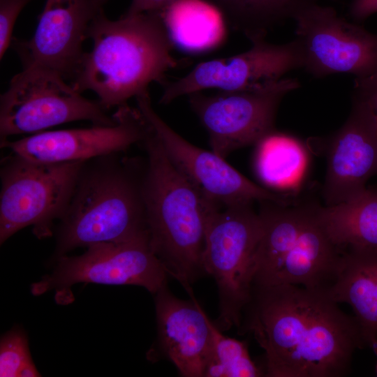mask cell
Instances as JSON below:
<instances>
[{
    "instance_id": "obj_1",
    "label": "cell",
    "mask_w": 377,
    "mask_h": 377,
    "mask_svg": "<svg viewBox=\"0 0 377 377\" xmlns=\"http://www.w3.org/2000/svg\"><path fill=\"white\" fill-rule=\"evenodd\" d=\"M239 334L264 350L267 377H342L365 346L354 316L325 293L296 285L252 288Z\"/></svg>"
},
{
    "instance_id": "obj_2",
    "label": "cell",
    "mask_w": 377,
    "mask_h": 377,
    "mask_svg": "<svg viewBox=\"0 0 377 377\" xmlns=\"http://www.w3.org/2000/svg\"><path fill=\"white\" fill-rule=\"evenodd\" d=\"M87 38L92 48L84 52L71 84L80 93L94 91L105 110L126 105L153 82H164L165 72L177 66L160 13H124L112 20L103 12Z\"/></svg>"
},
{
    "instance_id": "obj_3",
    "label": "cell",
    "mask_w": 377,
    "mask_h": 377,
    "mask_svg": "<svg viewBox=\"0 0 377 377\" xmlns=\"http://www.w3.org/2000/svg\"><path fill=\"white\" fill-rule=\"evenodd\" d=\"M144 120L145 133L140 144L147 155L143 194L150 244L168 275L187 290L206 275L202 253L207 226L220 206L175 165Z\"/></svg>"
},
{
    "instance_id": "obj_4",
    "label": "cell",
    "mask_w": 377,
    "mask_h": 377,
    "mask_svg": "<svg viewBox=\"0 0 377 377\" xmlns=\"http://www.w3.org/2000/svg\"><path fill=\"white\" fill-rule=\"evenodd\" d=\"M113 154L86 161L60 219L54 259L78 247L147 234L142 171Z\"/></svg>"
},
{
    "instance_id": "obj_5",
    "label": "cell",
    "mask_w": 377,
    "mask_h": 377,
    "mask_svg": "<svg viewBox=\"0 0 377 377\" xmlns=\"http://www.w3.org/2000/svg\"><path fill=\"white\" fill-rule=\"evenodd\" d=\"M320 207L296 203L265 216L252 288L290 284L325 293L334 284L345 251L332 239Z\"/></svg>"
},
{
    "instance_id": "obj_6",
    "label": "cell",
    "mask_w": 377,
    "mask_h": 377,
    "mask_svg": "<svg viewBox=\"0 0 377 377\" xmlns=\"http://www.w3.org/2000/svg\"><path fill=\"white\" fill-rule=\"evenodd\" d=\"M261 233V218L253 203L219 207L208 221L202 265L217 286L219 316L214 322L223 332L241 325L251 297Z\"/></svg>"
},
{
    "instance_id": "obj_7",
    "label": "cell",
    "mask_w": 377,
    "mask_h": 377,
    "mask_svg": "<svg viewBox=\"0 0 377 377\" xmlns=\"http://www.w3.org/2000/svg\"><path fill=\"white\" fill-rule=\"evenodd\" d=\"M86 161L39 163L15 154L1 168L0 244L29 226L39 239L52 235Z\"/></svg>"
},
{
    "instance_id": "obj_8",
    "label": "cell",
    "mask_w": 377,
    "mask_h": 377,
    "mask_svg": "<svg viewBox=\"0 0 377 377\" xmlns=\"http://www.w3.org/2000/svg\"><path fill=\"white\" fill-rule=\"evenodd\" d=\"M65 80L57 71L38 66L23 67L14 75L0 98L1 140L80 120L116 124L98 101L84 97Z\"/></svg>"
},
{
    "instance_id": "obj_9",
    "label": "cell",
    "mask_w": 377,
    "mask_h": 377,
    "mask_svg": "<svg viewBox=\"0 0 377 377\" xmlns=\"http://www.w3.org/2000/svg\"><path fill=\"white\" fill-rule=\"evenodd\" d=\"M52 273L31 285L38 296L55 290L58 303L68 302L71 288L77 283L133 285L155 295L168 286V274L153 251L149 233L121 242L91 245L80 256H62L56 260Z\"/></svg>"
},
{
    "instance_id": "obj_10",
    "label": "cell",
    "mask_w": 377,
    "mask_h": 377,
    "mask_svg": "<svg viewBox=\"0 0 377 377\" xmlns=\"http://www.w3.org/2000/svg\"><path fill=\"white\" fill-rule=\"evenodd\" d=\"M293 20L303 50V68L313 77L348 73L362 77L377 71V34L317 1L301 8Z\"/></svg>"
},
{
    "instance_id": "obj_11",
    "label": "cell",
    "mask_w": 377,
    "mask_h": 377,
    "mask_svg": "<svg viewBox=\"0 0 377 377\" xmlns=\"http://www.w3.org/2000/svg\"><path fill=\"white\" fill-rule=\"evenodd\" d=\"M300 87L295 78L255 91H220L189 94V103L206 129L211 150L226 158L232 151L256 145L274 129L282 98Z\"/></svg>"
},
{
    "instance_id": "obj_12",
    "label": "cell",
    "mask_w": 377,
    "mask_h": 377,
    "mask_svg": "<svg viewBox=\"0 0 377 377\" xmlns=\"http://www.w3.org/2000/svg\"><path fill=\"white\" fill-rule=\"evenodd\" d=\"M250 41L248 50L200 63L184 77L167 83L160 103L168 104L207 89L260 90L277 83L288 72L304 68L303 50L296 38L283 44L268 43L265 38Z\"/></svg>"
},
{
    "instance_id": "obj_13",
    "label": "cell",
    "mask_w": 377,
    "mask_h": 377,
    "mask_svg": "<svg viewBox=\"0 0 377 377\" xmlns=\"http://www.w3.org/2000/svg\"><path fill=\"white\" fill-rule=\"evenodd\" d=\"M137 108L158 136L175 165L209 200L220 207L270 200L283 195L249 180L213 151L198 147L170 127L154 110L149 91L135 97Z\"/></svg>"
},
{
    "instance_id": "obj_14",
    "label": "cell",
    "mask_w": 377,
    "mask_h": 377,
    "mask_svg": "<svg viewBox=\"0 0 377 377\" xmlns=\"http://www.w3.org/2000/svg\"><path fill=\"white\" fill-rule=\"evenodd\" d=\"M108 1L46 0L32 37L12 40L22 66L47 68L71 82L84 53L89 27Z\"/></svg>"
},
{
    "instance_id": "obj_15",
    "label": "cell",
    "mask_w": 377,
    "mask_h": 377,
    "mask_svg": "<svg viewBox=\"0 0 377 377\" xmlns=\"http://www.w3.org/2000/svg\"><path fill=\"white\" fill-rule=\"evenodd\" d=\"M113 117L114 125L42 131L14 141L1 140V147L35 162L64 163L119 154L141 143L145 122L138 108L119 106Z\"/></svg>"
},
{
    "instance_id": "obj_16",
    "label": "cell",
    "mask_w": 377,
    "mask_h": 377,
    "mask_svg": "<svg viewBox=\"0 0 377 377\" xmlns=\"http://www.w3.org/2000/svg\"><path fill=\"white\" fill-rule=\"evenodd\" d=\"M323 188L326 205L344 202L366 188L377 175V117L369 103L353 93L345 123L327 140Z\"/></svg>"
},
{
    "instance_id": "obj_17",
    "label": "cell",
    "mask_w": 377,
    "mask_h": 377,
    "mask_svg": "<svg viewBox=\"0 0 377 377\" xmlns=\"http://www.w3.org/2000/svg\"><path fill=\"white\" fill-rule=\"evenodd\" d=\"M190 300L177 297L168 286L154 295L156 348L184 377H205L212 350L209 317L186 290Z\"/></svg>"
},
{
    "instance_id": "obj_18",
    "label": "cell",
    "mask_w": 377,
    "mask_h": 377,
    "mask_svg": "<svg viewBox=\"0 0 377 377\" xmlns=\"http://www.w3.org/2000/svg\"><path fill=\"white\" fill-rule=\"evenodd\" d=\"M325 294L352 306L365 346L377 355V254L345 251L337 278Z\"/></svg>"
},
{
    "instance_id": "obj_19",
    "label": "cell",
    "mask_w": 377,
    "mask_h": 377,
    "mask_svg": "<svg viewBox=\"0 0 377 377\" xmlns=\"http://www.w3.org/2000/svg\"><path fill=\"white\" fill-rule=\"evenodd\" d=\"M320 213L343 251L377 254V188L366 187L344 202L320 206Z\"/></svg>"
},
{
    "instance_id": "obj_20",
    "label": "cell",
    "mask_w": 377,
    "mask_h": 377,
    "mask_svg": "<svg viewBox=\"0 0 377 377\" xmlns=\"http://www.w3.org/2000/svg\"><path fill=\"white\" fill-rule=\"evenodd\" d=\"M160 15L172 43L188 52L214 48L226 36L221 9L206 0H177Z\"/></svg>"
},
{
    "instance_id": "obj_21",
    "label": "cell",
    "mask_w": 377,
    "mask_h": 377,
    "mask_svg": "<svg viewBox=\"0 0 377 377\" xmlns=\"http://www.w3.org/2000/svg\"><path fill=\"white\" fill-rule=\"evenodd\" d=\"M256 145V170L263 182L288 189L300 184L308 165V154L303 142L274 128Z\"/></svg>"
},
{
    "instance_id": "obj_22",
    "label": "cell",
    "mask_w": 377,
    "mask_h": 377,
    "mask_svg": "<svg viewBox=\"0 0 377 377\" xmlns=\"http://www.w3.org/2000/svg\"><path fill=\"white\" fill-rule=\"evenodd\" d=\"M228 13L233 27L250 40L265 38L273 26L317 0H216Z\"/></svg>"
},
{
    "instance_id": "obj_23",
    "label": "cell",
    "mask_w": 377,
    "mask_h": 377,
    "mask_svg": "<svg viewBox=\"0 0 377 377\" xmlns=\"http://www.w3.org/2000/svg\"><path fill=\"white\" fill-rule=\"evenodd\" d=\"M211 356L205 377H260L265 376L263 367L251 357L248 345L225 335L211 318Z\"/></svg>"
},
{
    "instance_id": "obj_24",
    "label": "cell",
    "mask_w": 377,
    "mask_h": 377,
    "mask_svg": "<svg viewBox=\"0 0 377 377\" xmlns=\"http://www.w3.org/2000/svg\"><path fill=\"white\" fill-rule=\"evenodd\" d=\"M40 376L32 360L24 330L14 328L2 336L0 343V376Z\"/></svg>"
},
{
    "instance_id": "obj_25",
    "label": "cell",
    "mask_w": 377,
    "mask_h": 377,
    "mask_svg": "<svg viewBox=\"0 0 377 377\" xmlns=\"http://www.w3.org/2000/svg\"><path fill=\"white\" fill-rule=\"evenodd\" d=\"M32 0H0V58L11 45L13 31L18 15Z\"/></svg>"
},
{
    "instance_id": "obj_26",
    "label": "cell",
    "mask_w": 377,
    "mask_h": 377,
    "mask_svg": "<svg viewBox=\"0 0 377 377\" xmlns=\"http://www.w3.org/2000/svg\"><path fill=\"white\" fill-rule=\"evenodd\" d=\"M353 93L367 101L377 117V71L362 77H355Z\"/></svg>"
},
{
    "instance_id": "obj_27",
    "label": "cell",
    "mask_w": 377,
    "mask_h": 377,
    "mask_svg": "<svg viewBox=\"0 0 377 377\" xmlns=\"http://www.w3.org/2000/svg\"><path fill=\"white\" fill-rule=\"evenodd\" d=\"M377 13V0H353L348 15L353 22L361 23Z\"/></svg>"
},
{
    "instance_id": "obj_28",
    "label": "cell",
    "mask_w": 377,
    "mask_h": 377,
    "mask_svg": "<svg viewBox=\"0 0 377 377\" xmlns=\"http://www.w3.org/2000/svg\"><path fill=\"white\" fill-rule=\"evenodd\" d=\"M177 0H131L125 13L128 15L142 13H160Z\"/></svg>"
},
{
    "instance_id": "obj_29",
    "label": "cell",
    "mask_w": 377,
    "mask_h": 377,
    "mask_svg": "<svg viewBox=\"0 0 377 377\" xmlns=\"http://www.w3.org/2000/svg\"><path fill=\"white\" fill-rule=\"evenodd\" d=\"M376 374H377V365H376Z\"/></svg>"
}]
</instances>
